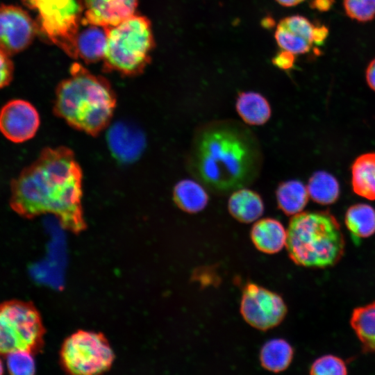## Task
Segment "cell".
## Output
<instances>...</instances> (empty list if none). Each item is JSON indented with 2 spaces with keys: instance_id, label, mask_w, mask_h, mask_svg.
<instances>
[{
  "instance_id": "52a82bcc",
  "label": "cell",
  "mask_w": 375,
  "mask_h": 375,
  "mask_svg": "<svg viewBox=\"0 0 375 375\" xmlns=\"http://www.w3.org/2000/svg\"><path fill=\"white\" fill-rule=\"evenodd\" d=\"M38 14V32L73 58H78L77 35L82 25L84 0H22Z\"/></svg>"
},
{
  "instance_id": "44dd1931",
  "label": "cell",
  "mask_w": 375,
  "mask_h": 375,
  "mask_svg": "<svg viewBox=\"0 0 375 375\" xmlns=\"http://www.w3.org/2000/svg\"><path fill=\"white\" fill-rule=\"evenodd\" d=\"M294 356V349L288 342L276 338L266 342L260 351L261 366L266 370L278 373L290 365Z\"/></svg>"
},
{
  "instance_id": "4fadbf2b",
  "label": "cell",
  "mask_w": 375,
  "mask_h": 375,
  "mask_svg": "<svg viewBox=\"0 0 375 375\" xmlns=\"http://www.w3.org/2000/svg\"><path fill=\"white\" fill-rule=\"evenodd\" d=\"M315 26L301 15L287 17L278 23L275 39L283 50L294 54L308 53L315 44Z\"/></svg>"
},
{
  "instance_id": "5bb4252c",
  "label": "cell",
  "mask_w": 375,
  "mask_h": 375,
  "mask_svg": "<svg viewBox=\"0 0 375 375\" xmlns=\"http://www.w3.org/2000/svg\"><path fill=\"white\" fill-rule=\"evenodd\" d=\"M138 0H84L82 25L108 28L135 14Z\"/></svg>"
},
{
  "instance_id": "7402d4cb",
  "label": "cell",
  "mask_w": 375,
  "mask_h": 375,
  "mask_svg": "<svg viewBox=\"0 0 375 375\" xmlns=\"http://www.w3.org/2000/svg\"><path fill=\"white\" fill-rule=\"evenodd\" d=\"M350 324L363 351L375 354V301L355 308Z\"/></svg>"
},
{
  "instance_id": "d6a6232c",
  "label": "cell",
  "mask_w": 375,
  "mask_h": 375,
  "mask_svg": "<svg viewBox=\"0 0 375 375\" xmlns=\"http://www.w3.org/2000/svg\"><path fill=\"white\" fill-rule=\"evenodd\" d=\"M279 4L285 7L294 6L305 0H276Z\"/></svg>"
},
{
  "instance_id": "cb8c5ba5",
  "label": "cell",
  "mask_w": 375,
  "mask_h": 375,
  "mask_svg": "<svg viewBox=\"0 0 375 375\" xmlns=\"http://www.w3.org/2000/svg\"><path fill=\"white\" fill-rule=\"evenodd\" d=\"M344 223L353 236L369 238L375 233V210L368 204H354L347 210Z\"/></svg>"
},
{
  "instance_id": "f546056e",
  "label": "cell",
  "mask_w": 375,
  "mask_h": 375,
  "mask_svg": "<svg viewBox=\"0 0 375 375\" xmlns=\"http://www.w3.org/2000/svg\"><path fill=\"white\" fill-rule=\"evenodd\" d=\"M294 54L282 49L272 59V63L278 68L283 70L290 69L294 63Z\"/></svg>"
},
{
  "instance_id": "30bf717a",
  "label": "cell",
  "mask_w": 375,
  "mask_h": 375,
  "mask_svg": "<svg viewBox=\"0 0 375 375\" xmlns=\"http://www.w3.org/2000/svg\"><path fill=\"white\" fill-rule=\"evenodd\" d=\"M38 32L36 22L22 8L0 5V51L15 55L30 46Z\"/></svg>"
},
{
  "instance_id": "7c38bea8",
  "label": "cell",
  "mask_w": 375,
  "mask_h": 375,
  "mask_svg": "<svg viewBox=\"0 0 375 375\" xmlns=\"http://www.w3.org/2000/svg\"><path fill=\"white\" fill-rule=\"evenodd\" d=\"M106 141L113 157L122 163H131L138 159L146 147L143 132L127 122H117L110 126Z\"/></svg>"
},
{
  "instance_id": "603a6c76",
  "label": "cell",
  "mask_w": 375,
  "mask_h": 375,
  "mask_svg": "<svg viewBox=\"0 0 375 375\" xmlns=\"http://www.w3.org/2000/svg\"><path fill=\"white\" fill-rule=\"evenodd\" d=\"M308 197L307 188L298 180L284 181L276 190L278 208L288 215L301 212L308 203Z\"/></svg>"
},
{
  "instance_id": "f1b7e54d",
  "label": "cell",
  "mask_w": 375,
  "mask_h": 375,
  "mask_svg": "<svg viewBox=\"0 0 375 375\" xmlns=\"http://www.w3.org/2000/svg\"><path fill=\"white\" fill-rule=\"evenodd\" d=\"M14 67L10 56L0 51V89L11 82L13 77Z\"/></svg>"
},
{
  "instance_id": "d4e9b609",
  "label": "cell",
  "mask_w": 375,
  "mask_h": 375,
  "mask_svg": "<svg viewBox=\"0 0 375 375\" xmlns=\"http://www.w3.org/2000/svg\"><path fill=\"white\" fill-rule=\"evenodd\" d=\"M307 190L309 197L321 205H328L337 201L340 194L339 183L328 172L318 171L308 181Z\"/></svg>"
},
{
  "instance_id": "277c9868",
  "label": "cell",
  "mask_w": 375,
  "mask_h": 375,
  "mask_svg": "<svg viewBox=\"0 0 375 375\" xmlns=\"http://www.w3.org/2000/svg\"><path fill=\"white\" fill-rule=\"evenodd\" d=\"M286 247L295 264L326 268L342 258L345 241L339 222L331 212H303L293 215L290 221Z\"/></svg>"
},
{
  "instance_id": "2e32d148",
  "label": "cell",
  "mask_w": 375,
  "mask_h": 375,
  "mask_svg": "<svg viewBox=\"0 0 375 375\" xmlns=\"http://www.w3.org/2000/svg\"><path fill=\"white\" fill-rule=\"evenodd\" d=\"M80 28L76 41L77 57L86 63H93L103 58L107 43L106 28L94 25L84 24Z\"/></svg>"
},
{
  "instance_id": "5b68a950",
  "label": "cell",
  "mask_w": 375,
  "mask_h": 375,
  "mask_svg": "<svg viewBox=\"0 0 375 375\" xmlns=\"http://www.w3.org/2000/svg\"><path fill=\"white\" fill-rule=\"evenodd\" d=\"M107 30L104 68L124 76L140 74L149 64L154 47L149 19L135 13Z\"/></svg>"
},
{
  "instance_id": "484cf974",
  "label": "cell",
  "mask_w": 375,
  "mask_h": 375,
  "mask_svg": "<svg viewBox=\"0 0 375 375\" xmlns=\"http://www.w3.org/2000/svg\"><path fill=\"white\" fill-rule=\"evenodd\" d=\"M345 362L333 355H324L316 359L310 366L312 375H345L347 374Z\"/></svg>"
},
{
  "instance_id": "e0dca14e",
  "label": "cell",
  "mask_w": 375,
  "mask_h": 375,
  "mask_svg": "<svg viewBox=\"0 0 375 375\" xmlns=\"http://www.w3.org/2000/svg\"><path fill=\"white\" fill-rule=\"evenodd\" d=\"M228 210L236 220L251 223L263 214L264 203L257 192L244 187L232 192L228 201Z\"/></svg>"
},
{
  "instance_id": "ba28073f",
  "label": "cell",
  "mask_w": 375,
  "mask_h": 375,
  "mask_svg": "<svg viewBox=\"0 0 375 375\" xmlns=\"http://www.w3.org/2000/svg\"><path fill=\"white\" fill-rule=\"evenodd\" d=\"M60 360L69 373L91 375L108 370L114 360V353L102 334L78 331L64 342Z\"/></svg>"
},
{
  "instance_id": "8fae6325",
  "label": "cell",
  "mask_w": 375,
  "mask_h": 375,
  "mask_svg": "<svg viewBox=\"0 0 375 375\" xmlns=\"http://www.w3.org/2000/svg\"><path fill=\"white\" fill-rule=\"evenodd\" d=\"M40 123L38 110L25 100H11L0 110V131L12 142L21 143L33 138Z\"/></svg>"
},
{
  "instance_id": "836d02e7",
  "label": "cell",
  "mask_w": 375,
  "mask_h": 375,
  "mask_svg": "<svg viewBox=\"0 0 375 375\" xmlns=\"http://www.w3.org/2000/svg\"><path fill=\"white\" fill-rule=\"evenodd\" d=\"M271 22H273L272 19H270L269 17L265 18L263 20L262 25L266 27H271L273 24H271Z\"/></svg>"
},
{
  "instance_id": "4dcf8cb0",
  "label": "cell",
  "mask_w": 375,
  "mask_h": 375,
  "mask_svg": "<svg viewBox=\"0 0 375 375\" xmlns=\"http://www.w3.org/2000/svg\"><path fill=\"white\" fill-rule=\"evenodd\" d=\"M334 3V0H311L310 6L321 12L328 10Z\"/></svg>"
},
{
  "instance_id": "e575fe53",
  "label": "cell",
  "mask_w": 375,
  "mask_h": 375,
  "mask_svg": "<svg viewBox=\"0 0 375 375\" xmlns=\"http://www.w3.org/2000/svg\"><path fill=\"white\" fill-rule=\"evenodd\" d=\"M4 372V367L2 362V360L0 359V374H3Z\"/></svg>"
},
{
  "instance_id": "d6986e66",
  "label": "cell",
  "mask_w": 375,
  "mask_h": 375,
  "mask_svg": "<svg viewBox=\"0 0 375 375\" xmlns=\"http://www.w3.org/2000/svg\"><path fill=\"white\" fill-rule=\"evenodd\" d=\"M353 192L369 200H375V153L358 156L351 167Z\"/></svg>"
},
{
  "instance_id": "7a4b0ae2",
  "label": "cell",
  "mask_w": 375,
  "mask_h": 375,
  "mask_svg": "<svg viewBox=\"0 0 375 375\" xmlns=\"http://www.w3.org/2000/svg\"><path fill=\"white\" fill-rule=\"evenodd\" d=\"M261 164V151L255 135L233 121L215 122L199 129L188 158L193 176L218 194L251 183Z\"/></svg>"
},
{
  "instance_id": "6da1fadb",
  "label": "cell",
  "mask_w": 375,
  "mask_h": 375,
  "mask_svg": "<svg viewBox=\"0 0 375 375\" xmlns=\"http://www.w3.org/2000/svg\"><path fill=\"white\" fill-rule=\"evenodd\" d=\"M82 179L81 168L70 149L45 148L12 181L10 207L28 219L53 214L63 228L78 233L86 228Z\"/></svg>"
},
{
  "instance_id": "83f0119b",
  "label": "cell",
  "mask_w": 375,
  "mask_h": 375,
  "mask_svg": "<svg viewBox=\"0 0 375 375\" xmlns=\"http://www.w3.org/2000/svg\"><path fill=\"white\" fill-rule=\"evenodd\" d=\"M348 17L360 22H367L375 17V0H343Z\"/></svg>"
},
{
  "instance_id": "3957f363",
  "label": "cell",
  "mask_w": 375,
  "mask_h": 375,
  "mask_svg": "<svg viewBox=\"0 0 375 375\" xmlns=\"http://www.w3.org/2000/svg\"><path fill=\"white\" fill-rule=\"evenodd\" d=\"M56 90L53 112L70 126L97 136L110 124L117 97L109 82L78 63Z\"/></svg>"
},
{
  "instance_id": "ac0fdd59",
  "label": "cell",
  "mask_w": 375,
  "mask_h": 375,
  "mask_svg": "<svg viewBox=\"0 0 375 375\" xmlns=\"http://www.w3.org/2000/svg\"><path fill=\"white\" fill-rule=\"evenodd\" d=\"M236 111L244 123L252 126L265 124L272 115L268 101L255 92H244L239 94L236 100Z\"/></svg>"
},
{
  "instance_id": "9c48e42d",
  "label": "cell",
  "mask_w": 375,
  "mask_h": 375,
  "mask_svg": "<svg viewBox=\"0 0 375 375\" xmlns=\"http://www.w3.org/2000/svg\"><path fill=\"white\" fill-rule=\"evenodd\" d=\"M240 310L247 324L264 331L279 325L288 312L279 294L253 283L243 288Z\"/></svg>"
},
{
  "instance_id": "4316f807",
  "label": "cell",
  "mask_w": 375,
  "mask_h": 375,
  "mask_svg": "<svg viewBox=\"0 0 375 375\" xmlns=\"http://www.w3.org/2000/svg\"><path fill=\"white\" fill-rule=\"evenodd\" d=\"M33 353L27 351H15L6 356L8 372L13 375H31L35 371Z\"/></svg>"
},
{
  "instance_id": "8992f818",
  "label": "cell",
  "mask_w": 375,
  "mask_h": 375,
  "mask_svg": "<svg viewBox=\"0 0 375 375\" xmlns=\"http://www.w3.org/2000/svg\"><path fill=\"white\" fill-rule=\"evenodd\" d=\"M45 330L40 314L31 302L12 299L0 303V356L40 351Z\"/></svg>"
},
{
  "instance_id": "9a60e30c",
  "label": "cell",
  "mask_w": 375,
  "mask_h": 375,
  "mask_svg": "<svg viewBox=\"0 0 375 375\" xmlns=\"http://www.w3.org/2000/svg\"><path fill=\"white\" fill-rule=\"evenodd\" d=\"M250 236L256 248L265 253H278L286 246L287 231L276 219L258 220L251 229Z\"/></svg>"
},
{
  "instance_id": "1f68e13d",
  "label": "cell",
  "mask_w": 375,
  "mask_h": 375,
  "mask_svg": "<svg viewBox=\"0 0 375 375\" xmlns=\"http://www.w3.org/2000/svg\"><path fill=\"white\" fill-rule=\"evenodd\" d=\"M366 80L369 88L375 91V58L369 62L367 67Z\"/></svg>"
},
{
  "instance_id": "ffe728a7",
  "label": "cell",
  "mask_w": 375,
  "mask_h": 375,
  "mask_svg": "<svg viewBox=\"0 0 375 375\" xmlns=\"http://www.w3.org/2000/svg\"><path fill=\"white\" fill-rule=\"evenodd\" d=\"M176 205L188 213H197L203 210L208 203V194L200 182L192 179L178 181L173 190Z\"/></svg>"
}]
</instances>
